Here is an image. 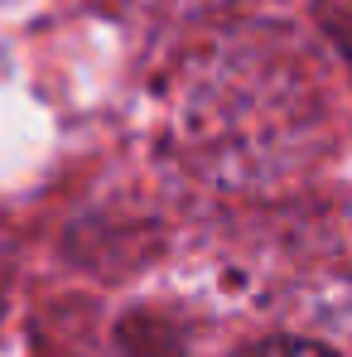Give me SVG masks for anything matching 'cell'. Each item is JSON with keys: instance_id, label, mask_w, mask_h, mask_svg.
<instances>
[{"instance_id": "1", "label": "cell", "mask_w": 352, "mask_h": 357, "mask_svg": "<svg viewBox=\"0 0 352 357\" xmlns=\"http://www.w3.org/2000/svg\"><path fill=\"white\" fill-rule=\"evenodd\" d=\"M236 357H338L328 343H314V338H261L251 348H241Z\"/></svg>"}]
</instances>
